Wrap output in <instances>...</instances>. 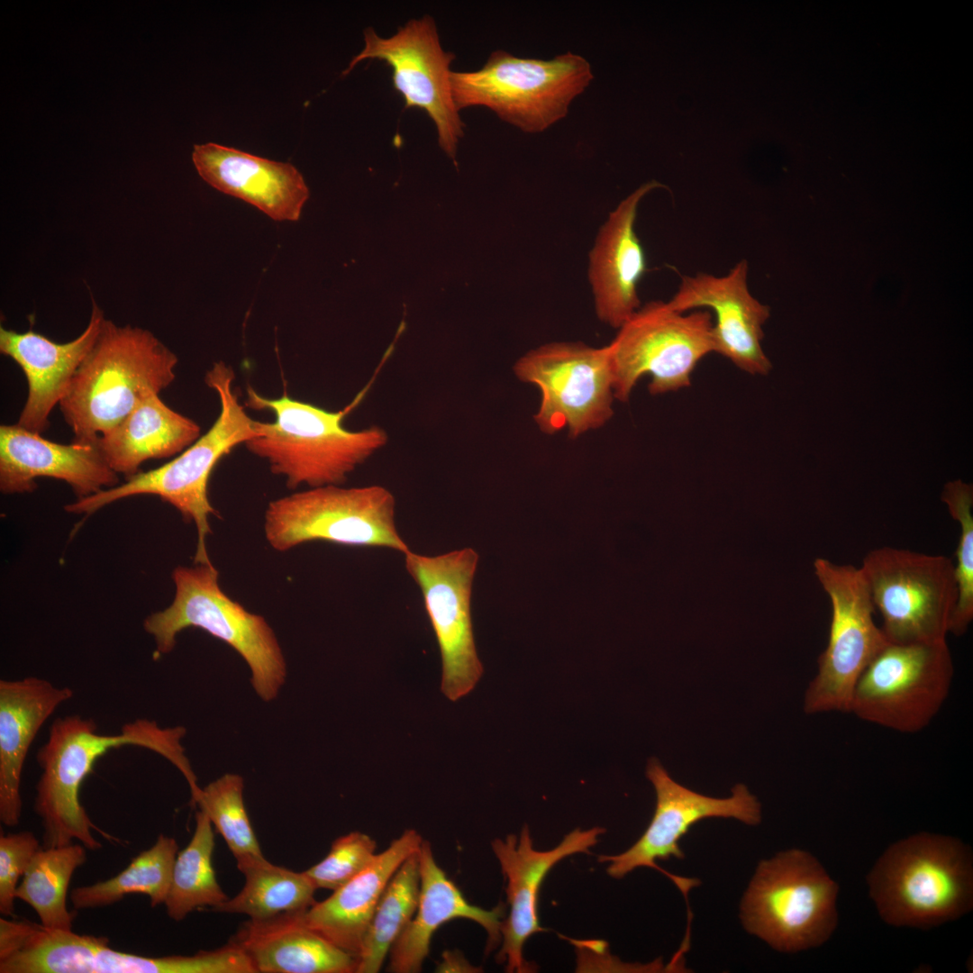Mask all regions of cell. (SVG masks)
Returning a JSON list of instances; mask_svg holds the SVG:
<instances>
[{
    "label": "cell",
    "instance_id": "obj_1",
    "mask_svg": "<svg viewBox=\"0 0 973 973\" xmlns=\"http://www.w3.org/2000/svg\"><path fill=\"white\" fill-rule=\"evenodd\" d=\"M96 729L95 721L78 714L57 718L37 753L41 775L34 809L44 828L45 848L68 845L73 840L90 850L101 848L92 834V830H99L80 804L79 788L98 758L113 749L125 745L149 749L182 773L191 796L200 790L181 744L184 727L161 728L154 721L137 719L125 723L117 734H100Z\"/></svg>",
    "mask_w": 973,
    "mask_h": 973
},
{
    "label": "cell",
    "instance_id": "obj_2",
    "mask_svg": "<svg viewBox=\"0 0 973 973\" xmlns=\"http://www.w3.org/2000/svg\"><path fill=\"white\" fill-rule=\"evenodd\" d=\"M177 357L152 332L105 319L59 402L73 441H95L175 379Z\"/></svg>",
    "mask_w": 973,
    "mask_h": 973
},
{
    "label": "cell",
    "instance_id": "obj_3",
    "mask_svg": "<svg viewBox=\"0 0 973 973\" xmlns=\"http://www.w3.org/2000/svg\"><path fill=\"white\" fill-rule=\"evenodd\" d=\"M881 919L928 930L973 909V853L958 838L922 832L892 843L867 876Z\"/></svg>",
    "mask_w": 973,
    "mask_h": 973
},
{
    "label": "cell",
    "instance_id": "obj_4",
    "mask_svg": "<svg viewBox=\"0 0 973 973\" xmlns=\"http://www.w3.org/2000/svg\"><path fill=\"white\" fill-rule=\"evenodd\" d=\"M245 405L274 414L272 423L255 421L258 436L245 445L267 460L270 471L283 477L292 489L303 485L341 486L387 441L385 431L377 426L361 431L344 428L348 409L330 412L293 399L286 392L270 399L249 386Z\"/></svg>",
    "mask_w": 973,
    "mask_h": 973
},
{
    "label": "cell",
    "instance_id": "obj_5",
    "mask_svg": "<svg viewBox=\"0 0 973 973\" xmlns=\"http://www.w3.org/2000/svg\"><path fill=\"white\" fill-rule=\"evenodd\" d=\"M234 372L224 362L214 364L205 377L208 387L220 399V413L211 428L194 443L164 465L138 472L125 483L104 489L65 505L73 514H91L114 501L138 495H155L173 505L197 531L195 564L212 563L206 539L212 531L211 515H218L208 497V483L216 464L235 447L258 436L255 420L250 418L232 389Z\"/></svg>",
    "mask_w": 973,
    "mask_h": 973
},
{
    "label": "cell",
    "instance_id": "obj_6",
    "mask_svg": "<svg viewBox=\"0 0 973 973\" xmlns=\"http://www.w3.org/2000/svg\"><path fill=\"white\" fill-rule=\"evenodd\" d=\"M218 577L212 563L176 568L172 604L149 615L143 627L155 641L156 656L170 652L182 630L197 627L205 631L245 659L256 693L264 701H271L286 676L278 641L263 616L249 612L223 592Z\"/></svg>",
    "mask_w": 973,
    "mask_h": 973
},
{
    "label": "cell",
    "instance_id": "obj_7",
    "mask_svg": "<svg viewBox=\"0 0 973 973\" xmlns=\"http://www.w3.org/2000/svg\"><path fill=\"white\" fill-rule=\"evenodd\" d=\"M593 78L590 63L578 54L540 59L498 50L477 70L452 71L450 87L459 111L486 107L523 132L536 134L564 119Z\"/></svg>",
    "mask_w": 973,
    "mask_h": 973
},
{
    "label": "cell",
    "instance_id": "obj_8",
    "mask_svg": "<svg viewBox=\"0 0 973 973\" xmlns=\"http://www.w3.org/2000/svg\"><path fill=\"white\" fill-rule=\"evenodd\" d=\"M838 884L811 853L791 849L759 862L741 903L745 929L773 949L826 942L838 924Z\"/></svg>",
    "mask_w": 973,
    "mask_h": 973
},
{
    "label": "cell",
    "instance_id": "obj_9",
    "mask_svg": "<svg viewBox=\"0 0 973 973\" xmlns=\"http://www.w3.org/2000/svg\"><path fill=\"white\" fill-rule=\"evenodd\" d=\"M396 499L384 486L329 485L271 501L264 514V533L277 551L310 541L410 550L396 524Z\"/></svg>",
    "mask_w": 973,
    "mask_h": 973
},
{
    "label": "cell",
    "instance_id": "obj_10",
    "mask_svg": "<svg viewBox=\"0 0 973 973\" xmlns=\"http://www.w3.org/2000/svg\"><path fill=\"white\" fill-rule=\"evenodd\" d=\"M859 568L888 642L947 640L958 597L950 558L884 546L870 550Z\"/></svg>",
    "mask_w": 973,
    "mask_h": 973
},
{
    "label": "cell",
    "instance_id": "obj_11",
    "mask_svg": "<svg viewBox=\"0 0 973 973\" xmlns=\"http://www.w3.org/2000/svg\"><path fill=\"white\" fill-rule=\"evenodd\" d=\"M712 329L707 311L680 313L660 300L641 306L607 345L614 396L628 401L645 375L651 377V395L688 387L698 362L714 352Z\"/></svg>",
    "mask_w": 973,
    "mask_h": 973
},
{
    "label": "cell",
    "instance_id": "obj_12",
    "mask_svg": "<svg viewBox=\"0 0 973 973\" xmlns=\"http://www.w3.org/2000/svg\"><path fill=\"white\" fill-rule=\"evenodd\" d=\"M953 676L947 640L888 642L859 677L849 713L897 732H919L944 705Z\"/></svg>",
    "mask_w": 973,
    "mask_h": 973
},
{
    "label": "cell",
    "instance_id": "obj_13",
    "mask_svg": "<svg viewBox=\"0 0 973 973\" xmlns=\"http://www.w3.org/2000/svg\"><path fill=\"white\" fill-rule=\"evenodd\" d=\"M815 572L832 607L828 643L805 696L808 714L850 712L854 687L868 664L888 643L876 624V612L859 568L826 559Z\"/></svg>",
    "mask_w": 973,
    "mask_h": 973
},
{
    "label": "cell",
    "instance_id": "obj_14",
    "mask_svg": "<svg viewBox=\"0 0 973 973\" xmlns=\"http://www.w3.org/2000/svg\"><path fill=\"white\" fill-rule=\"evenodd\" d=\"M517 377L535 384L541 405L534 420L552 434L568 428L571 438L605 424L614 414L613 373L607 346L551 342L523 355Z\"/></svg>",
    "mask_w": 973,
    "mask_h": 973
},
{
    "label": "cell",
    "instance_id": "obj_15",
    "mask_svg": "<svg viewBox=\"0 0 973 973\" xmlns=\"http://www.w3.org/2000/svg\"><path fill=\"white\" fill-rule=\"evenodd\" d=\"M363 35L364 48L342 74L347 75L365 59L388 64L394 88L404 97L405 107L427 113L434 123L441 149L455 159L465 128L451 95L450 67L455 55L442 49L433 18L412 19L388 38L379 36L371 27Z\"/></svg>",
    "mask_w": 973,
    "mask_h": 973
},
{
    "label": "cell",
    "instance_id": "obj_16",
    "mask_svg": "<svg viewBox=\"0 0 973 973\" xmlns=\"http://www.w3.org/2000/svg\"><path fill=\"white\" fill-rule=\"evenodd\" d=\"M405 555L420 587L442 661L441 691L451 701L468 694L483 674L474 641L470 600L478 555L471 548L435 556Z\"/></svg>",
    "mask_w": 973,
    "mask_h": 973
},
{
    "label": "cell",
    "instance_id": "obj_17",
    "mask_svg": "<svg viewBox=\"0 0 973 973\" xmlns=\"http://www.w3.org/2000/svg\"><path fill=\"white\" fill-rule=\"evenodd\" d=\"M205 957H144L113 950L107 940L0 919L1 973H202Z\"/></svg>",
    "mask_w": 973,
    "mask_h": 973
},
{
    "label": "cell",
    "instance_id": "obj_18",
    "mask_svg": "<svg viewBox=\"0 0 973 973\" xmlns=\"http://www.w3.org/2000/svg\"><path fill=\"white\" fill-rule=\"evenodd\" d=\"M646 776L656 792V807L642 836L626 851L617 855H601L600 862H610L607 873L616 878L640 867L655 868L679 888L687 898L689 890L699 885L696 878L673 875L658 866L657 859L671 857L683 859L678 841L690 827L711 817L734 818L748 825L761 820L760 804L743 784H737L727 798H715L696 793L677 783L659 761L649 760Z\"/></svg>",
    "mask_w": 973,
    "mask_h": 973
},
{
    "label": "cell",
    "instance_id": "obj_19",
    "mask_svg": "<svg viewBox=\"0 0 973 973\" xmlns=\"http://www.w3.org/2000/svg\"><path fill=\"white\" fill-rule=\"evenodd\" d=\"M748 263L742 259L724 276L698 273L684 276L668 301L680 313L708 308L713 311L714 352L751 375H767L772 366L761 341L768 308L753 297L748 287Z\"/></svg>",
    "mask_w": 973,
    "mask_h": 973
},
{
    "label": "cell",
    "instance_id": "obj_20",
    "mask_svg": "<svg viewBox=\"0 0 973 973\" xmlns=\"http://www.w3.org/2000/svg\"><path fill=\"white\" fill-rule=\"evenodd\" d=\"M604 832L605 829L600 827L576 829L558 846L545 851L532 848L527 826L523 828L519 840L509 834L505 840L492 841L507 883L505 892L510 905L509 914L502 922V946L497 954L498 962L506 963L507 972L527 971L528 963L523 958V944L532 934L546 931L539 923L537 905L540 888L549 871L569 855L588 852Z\"/></svg>",
    "mask_w": 973,
    "mask_h": 973
},
{
    "label": "cell",
    "instance_id": "obj_21",
    "mask_svg": "<svg viewBox=\"0 0 973 973\" xmlns=\"http://www.w3.org/2000/svg\"><path fill=\"white\" fill-rule=\"evenodd\" d=\"M68 483L77 499L119 485L95 441L61 444L16 424L0 426V489L32 492L37 477Z\"/></svg>",
    "mask_w": 973,
    "mask_h": 973
},
{
    "label": "cell",
    "instance_id": "obj_22",
    "mask_svg": "<svg viewBox=\"0 0 973 973\" xmlns=\"http://www.w3.org/2000/svg\"><path fill=\"white\" fill-rule=\"evenodd\" d=\"M651 180L623 199L600 227L588 257V281L597 317L618 329L640 307L638 286L646 272L644 250L635 231L639 205Z\"/></svg>",
    "mask_w": 973,
    "mask_h": 973
},
{
    "label": "cell",
    "instance_id": "obj_23",
    "mask_svg": "<svg viewBox=\"0 0 973 973\" xmlns=\"http://www.w3.org/2000/svg\"><path fill=\"white\" fill-rule=\"evenodd\" d=\"M105 319L103 310L92 299L86 329L64 343L53 341L32 328L17 332L0 327V351L19 365L28 384V396L17 423L20 426L40 434L49 428L50 412L66 394Z\"/></svg>",
    "mask_w": 973,
    "mask_h": 973
},
{
    "label": "cell",
    "instance_id": "obj_24",
    "mask_svg": "<svg viewBox=\"0 0 973 973\" xmlns=\"http://www.w3.org/2000/svg\"><path fill=\"white\" fill-rule=\"evenodd\" d=\"M192 160L211 186L255 206L274 221L296 222L309 197L299 170L214 142L195 145Z\"/></svg>",
    "mask_w": 973,
    "mask_h": 973
},
{
    "label": "cell",
    "instance_id": "obj_25",
    "mask_svg": "<svg viewBox=\"0 0 973 973\" xmlns=\"http://www.w3.org/2000/svg\"><path fill=\"white\" fill-rule=\"evenodd\" d=\"M420 892L415 914L389 951L387 970L418 973L430 952L434 932L455 919L471 920L482 926L491 950L501 941L505 905L491 910L469 904L455 883L437 864L431 843L423 840L418 850Z\"/></svg>",
    "mask_w": 973,
    "mask_h": 973
},
{
    "label": "cell",
    "instance_id": "obj_26",
    "mask_svg": "<svg viewBox=\"0 0 973 973\" xmlns=\"http://www.w3.org/2000/svg\"><path fill=\"white\" fill-rule=\"evenodd\" d=\"M73 696L71 688L40 677L0 680V820L5 825L20 822L21 777L32 743L56 709Z\"/></svg>",
    "mask_w": 973,
    "mask_h": 973
},
{
    "label": "cell",
    "instance_id": "obj_27",
    "mask_svg": "<svg viewBox=\"0 0 973 973\" xmlns=\"http://www.w3.org/2000/svg\"><path fill=\"white\" fill-rule=\"evenodd\" d=\"M423 838L407 829L346 884L304 912L306 924L330 942L358 957L373 913L389 880Z\"/></svg>",
    "mask_w": 973,
    "mask_h": 973
},
{
    "label": "cell",
    "instance_id": "obj_28",
    "mask_svg": "<svg viewBox=\"0 0 973 973\" xmlns=\"http://www.w3.org/2000/svg\"><path fill=\"white\" fill-rule=\"evenodd\" d=\"M305 911L250 919L230 941L244 950L257 973L356 972L357 958L311 929Z\"/></svg>",
    "mask_w": 973,
    "mask_h": 973
},
{
    "label": "cell",
    "instance_id": "obj_29",
    "mask_svg": "<svg viewBox=\"0 0 973 973\" xmlns=\"http://www.w3.org/2000/svg\"><path fill=\"white\" fill-rule=\"evenodd\" d=\"M200 436L201 428L195 421L168 407L153 392L101 434L98 445L110 468L128 479L140 472L146 460L179 454Z\"/></svg>",
    "mask_w": 973,
    "mask_h": 973
},
{
    "label": "cell",
    "instance_id": "obj_30",
    "mask_svg": "<svg viewBox=\"0 0 973 973\" xmlns=\"http://www.w3.org/2000/svg\"><path fill=\"white\" fill-rule=\"evenodd\" d=\"M85 848L72 843L41 847L17 887L15 897L36 912L45 928L72 929L74 914L67 908V893L74 871L86 861Z\"/></svg>",
    "mask_w": 973,
    "mask_h": 973
},
{
    "label": "cell",
    "instance_id": "obj_31",
    "mask_svg": "<svg viewBox=\"0 0 973 973\" xmlns=\"http://www.w3.org/2000/svg\"><path fill=\"white\" fill-rule=\"evenodd\" d=\"M239 870L245 876L242 889L213 911L243 914L250 919L260 920L286 912L305 911L315 903L317 888L304 871L295 872L266 859Z\"/></svg>",
    "mask_w": 973,
    "mask_h": 973
},
{
    "label": "cell",
    "instance_id": "obj_32",
    "mask_svg": "<svg viewBox=\"0 0 973 973\" xmlns=\"http://www.w3.org/2000/svg\"><path fill=\"white\" fill-rule=\"evenodd\" d=\"M178 845L174 838L159 835L156 842L137 855L115 877L74 888L70 900L76 909L113 905L128 894H144L151 906L164 904L172 878Z\"/></svg>",
    "mask_w": 973,
    "mask_h": 973
},
{
    "label": "cell",
    "instance_id": "obj_33",
    "mask_svg": "<svg viewBox=\"0 0 973 973\" xmlns=\"http://www.w3.org/2000/svg\"><path fill=\"white\" fill-rule=\"evenodd\" d=\"M419 892L416 851L399 867L379 898L357 957L356 973L380 971L391 948L415 914Z\"/></svg>",
    "mask_w": 973,
    "mask_h": 973
},
{
    "label": "cell",
    "instance_id": "obj_34",
    "mask_svg": "<svg viewBox=\"0 0 973 973\" xmlns=\"http://www.w3.org/2000/svg\"><path fill=\"white\" fill-rule=\"evenodd\" d=\"M214 834L209 817L196 814V829L187 846L177 853L170 887L164 902L168 915L181 921L201 907L212 909L229 897L218 884L212 863Z\"/></svg>",
    "mask_w": 973,
    "mask_h": 973
},
{
    "label": "cell",
    "instance_id": "obj_35",
    "mask_svg": "<svg viewBox=\"0 0 973 973\" xmlns=\"http://www.w3.org/2000/svg\"><path fill=\"white\" fill-rule=\"evenodd\" d=\"M243 788L241 776L225 774L201 788L193 802L223 836L238 869L265 859L244 805Z\"/></svg>",
    "mask_w": 973,
    "mask_h": 973
},
{
    "label": "cell",
    "instance_id": "obj_36",
    "mask_svg": "<svg viewBox=\"0 0 973 973\" xmlns=\"http://www.w3.org/2000/svg\"><path fill=\"white\" fill-rule=\"evenodd\" d=\"M941 499L960 529L954 564L958 597L949 628L960 636L973 619V486L960 479L947 482Z\"/></svg>",
    "mask_w": 973,
    "mask_h": 973
},
{
    "label": "cell",
    "instance_id": "obj_37",
    "mask_svg": "<svg viewBox=\"0 0 973 973\" xmlns=\"http://www.w3.org/2000/svg\"><path fill=\"white\" fill-rule=\"evenodd\" d=\"M376 849L377 843L369 835L350 832L337 838L326 857L304 872L317 889L334 891L372 861Z\"/></svg>",
    "mask_w": 973,
    "mask_h": 973
},
{
    "label": "cell",
    "instance_id": "obj_38",
    "mask_svg": "<svg viewBox=\"0 0 973 973\" xmlns=\"http://www.w3.org/2000/svg\"><path fill=\"white\" fill-rule=\"evenodd\" d=\"M40 842L31 832L1 834L0 837V912L5 916L14 913V901L19 878L23 876Z\"/></svg>",
    "mask_w": 973,
    "mask_h": 973
},
{
    "label": "cell",
    "instance_id": "obj_39",
    "mask_svg": "<svg viewBox=\"0 0 973 973\" xmlns=\"http://www.w3.org/2000/svg\"><path fill=\"white\" fill-rule=\"evenodd\" d=\"M437 972H476V968L471 966L458 950H445L442 959L437 965Z\"/></svg>",
    "mask_w": 973,
    "mask_h": 973
}]
</instances>
